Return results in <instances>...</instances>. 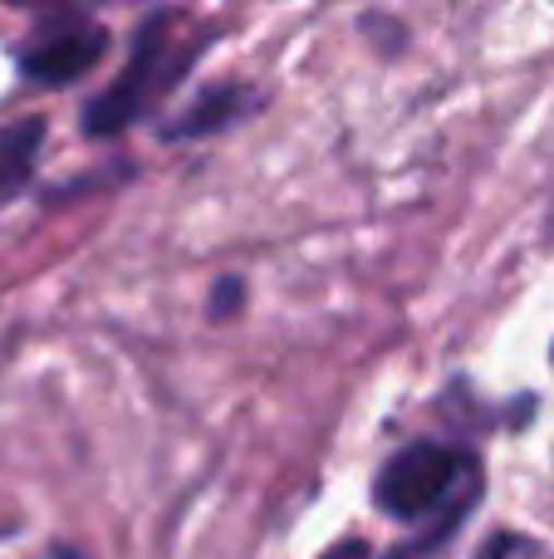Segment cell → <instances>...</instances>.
<instances>
[{"label":"cell","mask_w":554,"mask_h":559,"mask_svg":"<svg viewBox=\"0 0 554 559\" xmlns=\"http://www.w3.org/2000/svg\"><path fill=\"white\" fill-rule=\"evenodd\" d=\"M471 491H481V476L461 447L412 442L378 472L373 501L393 521H427L437 511H447V521H461Z\"/></svg>","instance_id":"obj_1"},{"label":"cell","mask_w":554,"mask_h":559,"mask_svg":"<svg viewBox=\"0 0 554 559\" xmlns=\"http://www.w3.org/2000/svg\"><path fill=\"white\" fill-rule=\"evenodd\" d=\"M245 104H251V98H245L241 88H236V84H221V88H212V94L196 98V104L182 114V123L167 128V138H202V133H216V128H226L231 118H241Z\"/></svg>","instance_id":"obj_5"},{"label":"cell","mask_w":554,"mask_h":559,"mask_svg":"<svg viewBox=\"0 0 554 559\" xmlns=\"http://www.w3.org/2000/svg\"><path fill=\"white\" fill-rule=\"evenodd\" d=\"M45 147V118L25 114L0 133V197H15L35 173V157Z\"/></svg>","instance_id":"obj_4"},{"label":"cell","mask_w":554,"mask_h":559,"mask_svg":"<svg viewBox=\"0 0 554 559\" xmlns=\"http://www.w3.org/2000/svg\"><path fill=\"white\" fill-rule=\"evenodd\" d=\"M236 299H245V285H241L236 275H226L221 285H216V295H212V314H216V319H226V314L236 309Z\"/></svg>","instance_id":"obj_7"},{"label":"cell","mask_w":554,"mask_h":559,"mask_svg":"<svg viewBox=\"0 0 554 559\" xmlns=\"http://www.w3.org/2000/svg\"><path fill=\"white\" fill-rule=\"evenodd\" d=\"M104 49H108L104 25H94V20H69L64 29L35 35V45L20 55V69H25L29 84L64 88V84H74V79H84L88 69L104 59Z\"/></svg>","instance_id":"obj_3"},{"label":"cell","mask_w":554,"mask_h":559,"mask_svg":"<svg viewBox=\"0 0 554 559\" xmlns=\"http://www.w3.org/2000/svg\"><path fill=\"white\" fill-rule=\"evenodd\" d=\"M393 559H412V555H393Z\"/></svg>","instance_id":"obj_10"},{"label":"cell","mask_w":554,"mask_h":559,"mask_svg":"<svg viewBox=\"0 0 554 559\" xmlns=\"http://www.w3.org/2000/svg\"><path fill=\"white\" fill-rule=\"evenodd\" d=\"M167 25H172V15H153L133 35V59H128V69L118 74V84L104 88V94L84 108L88 138H113V133H123L128 123H137L143 108L153 104L157 94H167L172 79L186 69V55L182 59L167 55Z\"/></svg>","instance_id":"obj_2"},{"label":"cell","mask_w":554,"mask_h":559,"mask_svg":"<svg viewBox=\"0 0 554 559\" xmlns=\"http://www.w3.org/2000/svg\"><path fill=\"white\" fill-rule=\"evenodd\" d=\"M49 559H88V555L79 550V545H55V550H49Z\"/></svg>","instance_id":"obj_9"},{"label":"cell","mask_w":554,"mask_h":559,"mask_svg":"<svg viewBox=\"0 0 554 559\" xmlns=\"http://www.w3.org/2000/svg\"><path fill=\"white\" fill-rule=\"evenodd\" d=\"M324 559H369V545H363V540H344V545H334Z\"/></svg>","instance_id":"obj_8"},{"label":"cell","mask_w":554,"mask_h":559,"mask_svg":"<svg viewBox=\"0 0 554 559\" xmlns=\"http://www.w3.org/2000/svg\"><path fill=\"white\" fill-rule=\"evenodd\" d=\"M481 559H540V545L516 540V535H496V540L481 550Z\"/></svg>","instance_id":"obj_6"}]
</instances>
